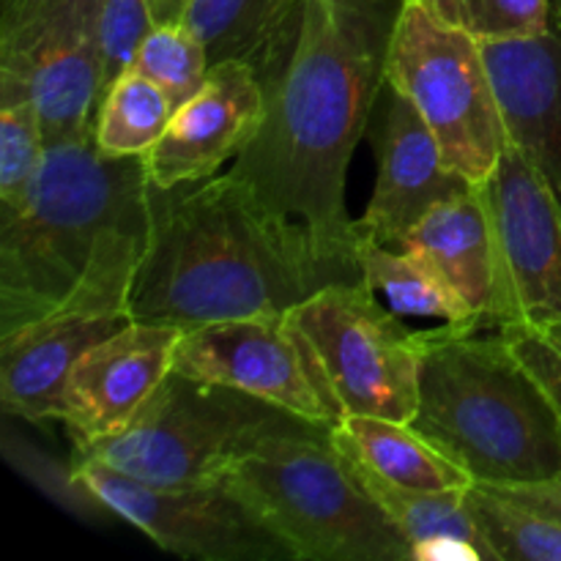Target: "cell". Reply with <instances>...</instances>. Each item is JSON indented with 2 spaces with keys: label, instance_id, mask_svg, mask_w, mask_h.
Wrapping results in <instances>:
<instances>
[{
  "label": "cell",
  "instance_id": "44dd1931",
  "mask_svg": "<svg viewBox=\"0 0 561 561\" xmlns=\"http://www.w3.org/2000/svg\"><path fill=\"white\" fill-rule=\"evenodd\" d=\"M359 279L398 316L436 318L449 327H474L471 312L447 279L416 252L398 244L359 239Z\"/></svg>",
  "mask_w": 561,
  "mask_h": 561
},
{
  "label": "cell",
  "instance_id": "4316f807",
  "mask_svg": "<svg viewBox=\"0 0 561 561\" xmlns=\"http://www.w3.org/2000/svg\"><path fill=\"white\" fill-rule=\"evenodd\" d=\"M153 27L151 0H99V33H102L104 91L135 60L137 47ZM104 96V93H102Z\"/></svg>",
  "mask_w": 561,
  "mask_h": 561
},
{
  "label": "cell",
  "instance_id": "7a4b0ae2",
  "mask_svg": "<svg viewBox=\"0 0 561 561\" xmlns=\"http://www.w3.org/2000/svg\"><path fill=\"white\" fill-rule=\"evenodd\" d=\"M354 279L310 230L274 211L233 173L148 184V236L131 318L181 332L250 316H285L329 283Z\"/></svg>",
  "mask_w": 561,
  "mask_h": 561
},
{
  "label": "cell",
  "instance_id": "f546056e",
  "mask_svg": "<svg viewBox=\"0 0 561 561\" xmlns=\"http://www.w3.org/2000/svg\"><path fill=\"white\" fill-rule=\"evenodd\" d=\"M47 3L49 0H0V27L16 25Z\"/></svg>",
  "mask_w": 561,
  "mask_h": 561
},
{
  "label": "cell",
  "instance_id": "d6986e66",
  "mask_svg": "<svg viewBox=\"0 0 561 561\" xmlns=\"http://www.w3.org/2000/svg\"><path fill=\"white\" fill-rule=\"evenodd\" d=\"M307 0H192L184 25L206 44L208 60H244L266 85L299 38Z\"/></svg>",
  "mask_w": 561,
  "mask_h": 561
},
{
  "label": "cell",
  "instance_id": "4fadbf2b",
  "mask_svg": "<svg viewBox=\"0 0 561 561\" xmlns=\"http://www.w3.org/2000/svg\"><path fill=\"white\" fill-rule=\"evenodd\" d=\"M266 93L244 60H219L192 99L175 107L164 135L142 153L148 184L179 186L211 179L261 129Z\"/></svg>",
  "mask_w": 561,
  "mask_h": 561
},
{
  "label": "cell",
  "instance_id": "9c48e42d",
  "mask_svg": "<svg viewBox=\"0 0 561 561\" xmlns=\"http://www.w3.org/2000/svg\"><path fill=\"white\" fill-rule=\"evenodd\" d=\"M285 318L305 337L343 416L414 420L425 332H409L362 279L323 285Z\"/></svg>",
  "mask_w": 561,
  "mask_h": 561
},
{
  "label": "cell",
  "instance_id": "7c38bea8",
  "mask_svg": "<svg viewBox=\"0 0 561 561\" xmlns=\"http://www.w3.org/2000/svg\"><path fill=\"white\" fill-rule=\"evenodd\" d=\"M173 370L279 405L316 425L343 422L305 337L285 316H250L181 332Z\"/></svg>",
  "mask_w": 561,
  "mask_h": 561
},
{
  "label": "cell",
  "instance_id": "6da1fadb",
  "mask_svg": "<svg viewBox=\"0 0 561 561\" xmlns=\"http://www.w3.org/2000/svg\"><path fill=\"white\" fill-rule=\"evenodd\" d=\"M403 0H307L288 64L263 85L266 113L230 162L268 206L310 230L327 261L359 279L348 164L387 82Z\"/></svg>",
  "mask_w": 561,
  "mask_h": 561
},
{
  "label": "cell",
  "instance_id": "603a6c76",
  "mask_svg": "<svg viewBox=\"0 0 561 561\" xmlns=\"http://www.w3.org/2000/svg\"><path fill=\"white\" fill-rule=\"evenodd\" d=\"M466 507L493 561H561L559 520L482 482L466 491Z\"/></svg>",
  "mask_w": 561,
  "mask_h": 561
},
{
  "label": "cell",
  "instance_id": "7402d4cb",
  "mask_svg": "<svg viewBox=\"0 0 561 561\" xmlns=\"http://www.w3.org/2000/svg\"><path fill=\"white\" fill-rule=\"evenodd\" d=\"M175 107L140 71L126 69L104 91L96 113V146L104 157H142L168 129Z\"/></svg>",
  "mask_w": 561,
  "mask_h": 561
},
{
  "label": "cell",
  "instance_id": "ba28073f",
  "mask_svg": "<svg viewBox=\"0 0 561 561\" xmlns=\"http://www.w3.org/2000/svg\"><path fill=\"white\" fill-rule=\"evenodd\" d=\"M148 228L113 230L66 299L0 334V403L27 422L60 420V398L77 362L131 321V285Z\"/></svg>",
  "mask_w": 561,
  "mask_h": 561
},
{
  "label": "cell",
  "instance_id": "ac0fdd59",
  "mask_svg": "<svg viewBox=\"0 0 561 561\" xmlns=\"http://www.w3.org/2000/svg\"><path fill=\"white\" fill-rule=\"evenodd\" d=\"M510 140L561 203V16L542 36L482 44Z\"/></svg>",
  "mask_w": 561,
  "mask_h": 561
},
{
  "label": "cell",
  "instance_id": "30bf717a",
  "mask_svg": "<svg viewBox=\"0 0 561 561\" xmlns=\"http://www.w3.org/2000/svg\"><path fill=\"white\" fill-rule=\"evenodd\" d=\"M71 469L113 518L137 526L175 557L203 561L294 559L255 510L225 482L148 485L91 458H75Z\"/></svg>",
  "mask_w": 561,
  "mask_h": 561
},
{
  "label": "cell",
  "instance_id": "cb8c5ba5",
  "mask_svg": "<svg viewBox=\"0 0 561 561\" xmlns=\"http://www.w3.org/2000/svg\"><path fill=\"white\" fill-rule=\"evenodd\" d=\"M44 153L47 137L31 91L14 75L0 71V208L25 197Z\"/></svg>",
  "mask_w": 561,
  "mask_h": 561
},
{
  "label": "cell",
  "instance_id": "8992f818",
  "mask_svg": "<svg viewBox=\"0 0 561 561\" xmlns=\"http://www.w3.org/2000/svg\"><path fill=\"white\" fill-rule=\"evenodd\" d=\"M310 427L323 425L239 389L170 370L124 431L75 447V458L99 460L148 485H211L266 438Z\"/></svg>",
  "mask_w": 561,
  "mask_h": 561
},
{
  "label": "cell",
  "instance_id": "ffe728a7",
  "mask_svg": "<svg viewBox=\"0 0 561 561\" xmlns=\"http://www.w3.org/2000/svg\"><path fill=\"white\" fill-rule=\"evenodd\" d=\"M332 442L398 485L416 491H466L474 485V480L416 433L411 422L351 414L332 427Z\"/></svg>",
  "mask_w": 561,
  "mask_h": 561
},
{
  "label": "cell",
  "instance_id": "83f0119b",
  "mask_svg": "<svg viewBox=\"0 0 561 561\" xmlns=\"http://www.w3.org/2000/svg\"><path fill=\"white\" fill-rule=\"evenodd\" d=\"M513 354L542 383L561 414V321H520L499 329Z\"/></svg>",
  "mask_w": 561,
  "mask_h": 561
},
{
  "label": "cell",
  "instance_id": "f1b7e54d",
  "mask_svg": "<svg viewBox=\"0 0 561 561\" xmlns=\"http://www.w3.org/2000/svg\"><path fill=\"white\" fill-rule=\"evenodd\" d=\"M496 488V485H491ZM502 493H507L515 502L526 504L535 513L546 515V518H553L561 524V474L553 477V480L535 482V485H515V488H499Z\"/></svg>",
  "mask_w": 561,
  "mask_h": 561
},
{
  "label": "cell",
  "instance_id": "52a82bcc",
  "mask_svg": "<svg viewBox=\"0 0 561 561\" xmlns=\"http://www.w3.org/2000/svg\"><path fill=\"white\" fill-rule=\"evenodd\" d=\"M387 82L403 93L442 148L449 170L485 184L510 140L482 44L403 0L387 53Z\"/></svg>",
  "mask_w": 561,
  "mask_h": 561
},
{
  "label": "cell",
  "instance_id": "8fae6325",
  "mask_svg": "<svg viewBox=\"0 0 561 561\" xmlns=\"http://www.w3.org/2000/svg\"><path fill=\"white\" fill-rule=\"evenodd\" d=\"M0 71L31 91L47 148L91 135L104 93L99 0H49L0 27Z\"/></svg>",
  "mask_w": 561,
  "mask_h": 561
},
{
  "label": "cell",
  "instance_id": "5b68a950",
  "mask_svg": "<svg viewBox=\"0 0 561 561\" xmlns=\"http://www.w3.org/2000/svg\"><path fill=\"white\" fill-rule=\"evenodd\" d=\"M294 559L414 561L332 444V427L277 433L228 466L222 480Z\"/></svg>",
  "mask_w": 561,
  "mask_h": 561
},
{
  "label": "cell",
  "instance_id": "2e32d148",
  "mask_svg": "<svg viewBox=\"0 0 561 561\" xmlns=\"http://www.w3.org/2000/svg\"><path fill=\"white\" fill-rule=\"evenodd\" d=\"M378 110V179L365 214L356 219V239L400 244L433 206L477 184L449 170L420 110L389 82H383Z\"/></svg>",
  "mask_w": 561,
  "mask_h": 561
},
{
  "label": "cell",
  "instance_id": "1f68e13d",
  "mask_svg": "<svg viewBox=\"0 0 561 561\" xmlns=\"http://www.w3.org/2000/svg\"><path fill=\"white\" fill-rule=\"evenodd\" d=\"M551 14L561 16V0H551Z\"/></svg>",
  "mask_w": 561,
  "mask_h": 561
},
{
  "label": "cell",
  "instance_id": "5bb4252c",
  "mask_svg": "<svg viewBox=\"0 0 561 561\" xmlns=\"http://www.w3.org/2000/svg\"><path fill=\"white\" fill-rule=\"evenodd\" d=\"M181 329L131 318L93 345L69 373L60 398V422L75 447L124 431L173 370Z\"/></svg>",
  "mask_w": 561,
  "mask_h": 561
},
{
  "label": "cell",
  "instance_id": "277c9868",
  "mask_svg": "<svg viewBox=\"0 0 561 561\" xmlns=\"http://www.w3.org/2000/svg\"><path fill=\"white\" fill-rule=\"evenodd\" d=\"M124 228H148L142 157H104L93 131L49 146L25 197L0 208V334L66 299Z\"/></svg>",
  "mask_w": 561,
  "mask_h": 561
},
{
  "label": "cell",
  "instance_id": "3957f363",
  "mask_svg": "<svg viewBox=\"0 0 561 561\" xmlns=\"http://www.w3.org/2000/svg\"><path fill=\"white\" fill-rule=\"evenodd\" d=\"M411 427L482 485L561 474V414L499 329L425 332Z\"/></svg>",
  "mask_w": 561,
  "mask_h": 561
},
{
  "label": "cell",
  "instance_id": "9a60e30c",
  "mask_svg": "<svg viewBox=\"0 0 561 561\" xmlns=\"http://www.w3.org/2000/svg\"><path fill=\"white\" fill-rule=\"evenodd\" d=\"M520 321H561V203L518 146L482 184Z\"/></svg>",
  "mask_w": 561,
  "mask_h": 561
},
{
  "label": "cell",
  "instance_id": "484cf974",
  "mask_svg": "<svg viewBox=\"0 0 561 561\" xmlns=\"http://www.w3.org/2000/svg\"><path fill=\"white\" fill-rule=\"evenodd\" d=\"M129 69L162 88L173 107H181L186 99L195 96L206 82L211 60L208 49L184 22L153 25L142 44L137 47Z\"/></svg>",
  "mask_w": 561,
  "mask_h": 561
},
{
  "label": "cell",
  "instance_id": "e0dca14e",
  "mask_svg": "<svg viewBox=\"0 0 561 561\" xmlns=\"http://www.w3.org/2000/svg\"><path fill=\"white\" fill-rule=\"evenodd\" d=\"M398 247L422 255L447 279L477 329L518 323L502 239L482 184L433 206Z\"/></svg>",
  "mask_w": 561,
  "mask_h": 561
},
{
  "label": "cell",
  "instance_id": "d4e9b609",
  "mask_svg": "<svg viewBox=\"0 0 561 561\" xmlns=\"http://www.w3.org/2000/svg\"><path fill=\"white\" fill-rule=\"evenodd\" d=\"M438 22L480 44L535 38L551 27V0H416Z\"/></svg>",
  "mask_w": 561,
  "mask_h": 561
},
{
  "label": "cell",
  "instance_id": "4dcf8cb0",
  "mask_svg": "<svg viewBox=\"0 0 561 561\" xmlns=\"http://www.w3.org/2000/svg\"><path fill=\"white\" fill-rule=\"evenodd\" d=\"M192 0H151L153 25H168V22H184L186 9Z\"/></svg>",
  "mask_w": 561,
  "mask_h": 561
}]
</instances>
